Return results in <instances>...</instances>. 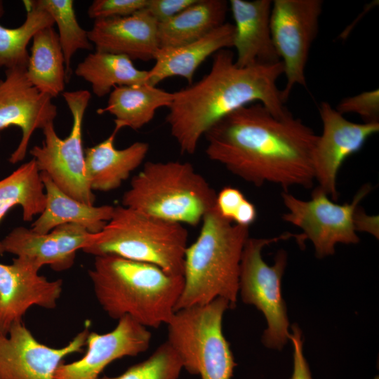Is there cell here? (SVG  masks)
<instances>
[{
    "label": "cell",
    "mask_w": 379,
    "mask_h": 379,
    "mask_svg": "<svg viewBox=\"0 0 379 379\" xmlns=\"http://www.w3.org/2000/svg\"><path fill=\"white\" fill-rule=\"evenodd\" d=\"M204 137L209 159L255 186L271 182L284 192L313 186L318 135L292 114L279 118L261 103H252L220 119Z\"/></svg>",
    "instance_id": "obj_1"
},
{
    "label": "cell",
    "mask_w": 379,
    "mask_h": 379,
    "mask_svg": "<svg viewBox=\"0 0 379 379\" xmlns=\"http://www.w3.org/2000/svg\"><path fill=\"white\" fill-rule=\"evenodd\" d=\"M212 56L208 73L173 92L168 107L166 121L183 154H193L200 139L215 124L250 104L261 103L279 118L291 114L277 86V80L284 74L281 61L239 67L229 49Z\"/></svg>",
    "instance_id": "obj_2"
},
{
    "label": "cell",
    "mask_w": 379,
    "mask_h": 379,
    "mask_svg": "<svg viewBox=\"0 0 379 379\" xmlns=\"http://www.w3.org/2000/svg\"><path fill=\"white\" fill-rule=\"evenodd\" d=\"M100 305L109 317L129 316L148 328L167 324L182 291V275L117 255L95 257L88 271Z\"/></svg>",
    "instance_id": "obj_3"
},
{
    "label": "cell",
    "mask_w": 379,
    "mask_h": 379,
    "mask_svg": "<svg viewBox=\"0 0 379 379\" xmlns=\"http://www.w3.org/2000/svg\"><path fill=\"white\" fill-rule=\"evenodd\" d=\"M248 238V227L233 224L213 207L204 217L197 238L186 248L184 286L175 312L218 298L227 300L234 308L241 260Z\"/></svg>",
    "instance_id": "obj_4"
},
{
    "label": "cell",
    "mask_w": 379,
    "mask_h": 379,
    "mask_svg": "<svg viewBox=\"0 0 379 379\" xmlns=\"http://www.w3.org/2000/svg\"><path fill=\"white\" fill-rule=\"evenodd\" d=\"M217 193L189 162L147 161L131 181L121 205L159 219L197 226Z\"/></svg>",
    "instance_id": "obj_5"
},
{
    "label": "cell",
    "mask_w": 379,
    "mask_h": 379,
    "mask_svg": "<svg viewBox=\"0 0 379 379\" xmlns=\"http://www.w3.org/2000/svg\"><path fill=\"white\" fill-rule=\"evenodd\" d=\"M187 239L183 225L119 205L104 227L90 234L82 251L95 257L112 255L150 263L182 275Z\"/></svg>",
    "instance_id": "obj_6"
},
{
    "label": "cell",
    "mask_w": 379,
    "mask_h": 379,
    "mask_svg": "<svg viewBox=\"0 0 379 379\" xmlns=\"http://www.w3.org/2000/svg\"><path fill=\"white\" fill-rule=\"evenodd\" d=\"M229 302H211L175 311L166 324V341L178 354L183 368L201 379H232L237 364L222 332Z\"/></svg>",
    "instance_id": "obj_7"
},
{
    "label": "cell",
    "mask_w": 379,
    "mask_h": 379,
    "mask_svg": "<svg viewBox=\"0 0 379 379\" xmlns=\"http://www.w3.org/2000/svg\"><path fill=\"white\" fill-rule=\"evenodd\" d=\"M295 235L291 233L272 238L249 237L244 246L239 279L242 301L255 306L265 316L267 327L262 342L268 348L281 350L289 340V321L281 294V279L287 264V254L279 250L272 265L262 257L266 246Z\"/></svg>",
    "instance_id": "obj_8"
},
{
    "label": "cell",
    "mask_w": 379,
    "mask_h": 379,
    "mask_svg": "<svg viewBox=\"0 0 379 379\" xmlns=\"http://www.w3.org/2000/svg\"><path fill=\"white\" fill-rule=\"evenodd\" d=\"M62 97L72 117L70 133L60 138L53 123L43 129L41 145L29 151L40 172L47 174L62 192L88 205L95 197L88 182L82 141V124L91 94L86 90L65 91Z\"/></svg>",
    "instance_id": "obj_9"
},
{
    "label": "cell",
    "mask_w": 379,
    "mask_h": 379,
    "mask_svg": "<svg viewBox=\"0 0 379 379\" xmlns=\"http://www.w3.org/2000/svg\"><path fill=\"white\" fill-rule=\"evenodd\" d=\"M369 184L364 185L351 203H335L319 186L312 192L309 201L296 198L288 192L281 193L288 212L283 219L300 227V242L308 239L312 243L315 255L322 258L335 253L337 244H357L359 238L354 226V213L361 200L371 192Z\"/></svg>",
    "instance_id": "obj_10"
},
{
    "label": "cell",
    "mask_w": 379,
    "mask_h": 379,
    "mask_svg": "<svg viewBox=\"0 0 379 379\" xmlns=\"http://www.w3.org/2000/svg\"><path fill=\"white\" fill-rule=\"evenodd\" d=\"M322 7L321 0L272 1L270 28L286 79L285 87L281 91L284 103L295 85L307 87L305 67L318 32Z\"/></svg>",
    "instance_id": "obj_11"
},
{
    "label": "cell",
    "mask_w": 379,
    "mask_h": 379,
    "mask_svg": "<svg viewBox=\"0 0 379 379\" xmlns=\"http://www.w3.org/2000/svg\"><path fill=\"white\" fill-rule=\"evenodd\" d=\"M89 324L65 346L53 348L41 343L22 321L8 334L0 330V379H53L63 359L86 346Z\"/></svg>",
    "instance_id": "obj_12"
},
{
    "label": "cell",
    "mask_w": 379,
    "mask_h": 379,
    "mask_svg": "<svg viewBox=\"0 0 379 379\" xmlns=\"http://www.w3.org/2000/svg\"><path fill=\"white\" fill-rule=\"evenodd\" d=\"M319 112L323 131L318 135L312 152L314 180L335 201L339 196L337 176L342 164L348 157L359 151L368 138L379 131V122H352L327 102H321Z\"/></svg>",
    "instance_id": "obj_13"
},
{
    "label": "cell",
    "mask_w": 379,
    "mask_h": 379,
    "mask_svg": "<svg viewBox=\"0 0 379 379\" xmlns=\"http://www.w3.org/2000/svg\"><path fill=\"white\" fill-rule=\"evenodd\" d=\"M52 99L32 86L26 67L6 69L4 79H0V139L1 131L11 126L22 132L21 140L8 159L10 163L22 161L33 133L53 123L58 112Z\"/></svg>",
    "instance_id": "obj_14"
},
{
    "label": "cell",
    "mask_w": 379,
    "mask_h": 379,
    "mask_svg": "<svg viewBox=\"0 0 379 379\" xmlns=\"http://www.w3.org/2000/svg\"><path fill=\"white\" fill-rule=\"evenodd\" d=\"M151 339L152 333L147 327L129 316H124L108 333L90 332L84 356L69 364L62 363L53 379H98L102 371L112 361L147 351Z\"/></svg>",
    "instance_id": "obj_15"
},
{
    "label": "cell",
    "mask_w": 379,
    "mask_h": 379,
    "mask_svg": "<svg viewBox=\"0 0 379 379\" xmlns=\"http://www.w3.org/2000/svg\"><path fill=\"white\" fill-rule=\"evenodd\" d=\"M90 234L77 224L61 225L46 234L18 227L1 242L4 252L16 255L39 271L44 265L64 271L72 267L77 252L84 247Z\"/></svg>",
    "instance_id": "obj_16"
},
{
    "label": "cell",
    "mask_w": 379,
    "mask_h": 379,
    "mask_svg": "<svg viewBox=\"0 0 379 379\" xmlns=\"http://www.w3.org/2000/svg\"><path fill=\"white\" fill-rule=\"evenodd\" d=\"M62 290V280H48L18 258L0 263V330L7 335L32 306L54 309Z\"/></svg>",
    "instance_id": "obj_17"
},
{
    "label": "cell",
    "mask_w": 379,
    "mask_h": 379,
    "mask_svg": "<svg viewBox=\"0 0 379 379\" xmlns=\"http://www.w3.org/2000/svg\"><path fill=\"white\" fill-rule=\"evenodd\" d=\"M157 31L158 22L144 8L126 17L95 20L88 36L95 51L149 61L159 48Z\"/></svg>",
    "instance_id": "obj_18"
},
{
    "label": "cell",
    "mask_w": 379,
    "mask_h": 379,
    "mask_svg": "<svg viewBox=\"0 0 379 379\" xmlns=\"http://www.w3.org/2000/svg\"><path fill=\"white\" fill-rule=\"evenodd\" d=\"M272 1L230 0L229 8L234 24L233 47L239 67L280 62L274 46L270 17Z\"/></svg>",
    "instance_id": "obj_19"
},
{
    "label": "cell",
    "mask_w": 379,
    "mask_h": 379,
    "mask_svg": "<svg viewBox=\"0 0 379 379\" xmlns=\"http://www.w3.org/2000/svg\"><path fill=\"white\" fill-rule=\"evenodd\" d=\"M234 25L225 22L194 41L173 48H159L154 66L148 70L147 84L155 86L172 77L185 79L189 85L202 62L222 49L233 47Z\"/></svg>",
    "instance_id": "obj_20"
},
{
    "label": "cell",
    "mask_w": 379,
    "mask_h": 379,
    "mask_svg": "<svg viewBox=\"0 0 379 379\" xmlns=\"http://www.w3.org/2000/svg\"><path fill=\"white\" fill-rule=\"evenodd\" d=\"M119 131L115 127L107 138L84 150L86 176L92 191L117 190L147 156L149 144L145 142L116 148L114 142Z\"/></svg>",
    "instance_id": "obj_21"
},
{
    "label": "cell",
    "mask_w": 379,
    "mask_h": 379,
    "mask_svg": "<svg viewBox=\"0 0 379 379\" xmlns=\"http://www.w3.org/2000/svg\"><path fill=\"white\" fill-rule=\"evenodd\" d=\"M40 173L46 203L43 212L32 225V231L46 234L61 225L77 224L95 234L110 220L114 206H95L78 201L62 192L47 174Z\"/></svg>",
    "instance_id": "obj_22"
},
{
    "label": "cell",
    "mask_w": 379,
    "mask_h": 379,
    "mask_svg": "<svg viewBox=\"0 0 379 379\" xmlns=\"http://www.w3.org/2000/svg\"><path fill=\"white\" fill-rule=\"evenodd\" d=\"M173 99V93L149 84L117 86L109 94L107 105L98 109L97 113L113 115L119 130H138L152 120L158 109L168 107Z\"/></svg>",
    "instance_id": "obj_23"
},
{
    "label": "cell",
    "mask_w": 379,
    "mask_h": 379,
    "mask_svg": "<svg viewBox=\"0 0 379 379\" xmlns=\"http://www.w3.org/2000/svg\"><path fill=\"white\" fill-rule=\"evenodd\" d=\"M229 3L197 0L166 22L158 24L159 48H173L194 41L225 23Z\"/></svg>",
    "instance_id": "obj_24"
},
{
    "label": "cell",
    "mask_w": 379,
    "mask_h": 379,
    "mask_svg": "<svg viewBox=\"0 0 379 379\" xmlns=\"http://www.w3.org/2000/svg\"><path fill=\"white\" fill-rule=\"evenodd\" d=\"M27 77L39 92L52 98L64 92L68 81L62 50L53 27L38 31L32 38Z\"/></svg>",
    "instance_id": "obj_25"
},
{
    "label": "cell",
    "mask_w": 379,
    "mask_h": 379,
    "mask_svg": "<svg viewBox=\"0 0 379 379\" xmlns=\"http://www.w3.org/2000/svg\"><path fill=\"white\" fill-rule=\"evenodd\" d=\"M74 73L88 82L99 98L109 94L117 86L147 84L148 70L138 69L125 55L98 51L79 62Z\"/></svg>",
    "instance_id": "obj_26"
},
{
    "label": "cell",
    "mask_w": 379,
    "mask_h": 379,
    "mask_svg": "<svg viewBox=\"0 0 379 379\" xmlns=\"http://www.w3.org/2000/svg\"><path fill=\"white\" fill-rule=\"evenodd\" d=\"M46 203L41 173L32 159L0 180V222L13 207L20 206L25 221L40 215ZM0 241V256L4 253Z\"/></svg>",
    "instance_id": "obj_27"
},
{
    "label": "cell",
    "mask_w": 379,
    "mask_h": 379,
    "mask_svg": "<svg viewBox=\"0 0 379 379\" xmlns=\"http://www.w3.org/2000/svg\"><path fill=\"white\" fill-rule=\"evenodd\" d=\"M24 22L16 28H7L0 24V68L6 69L28 65L29 53L27 46L34 35L40 29L53 27L52 17L31 1ZM4 13L0 1V18Z\"/></svg>",
    "instance_id": "obj_28"
},
{
    "label": "cell",
    "mask_w": 379,
    "mask_h": 379,
    "mask_svg": "<svg viewBox=\"0 0 379 379\" xmlns=\"http://www.w3.org/2000/svg\"><path fill=\"white\" fill-rule=\"evenodd\" d=\"M36 6L46 11L57 25L58 39L62 50L67 80L71 74L72 56L79 50H91L93 44L88 31L78 22L72 0H35Z\"/></svg>",
    "instance_id": "obj_29"
},
{
    "label": "cell",
    "mask_w": 379,
    "mask_h": 379,
    "mask_svg": "<svg viewBox=\"0 0 379 379\" xmlns=\"http://www.w3.org/2000/svg\"><path fill=\"white\" fill-rule=\"evenodd\" d=\"M183 369L181 359L165 341L148 358L130 366L121 374L98 379H179Z\"/></svg>",
    "instance_id": "obj_30"
},
{
    "label": "cell",
    "mask_w": 379,
    "mask_h": 379,
    "mask_svg": "<svg viewBox=\"0 0 379 379\" xmlns=\"http://www.w3.org/2000/svg\"><path fill=\"white\" fill-rule=\"evenodd\" d=\"M215 206L222 218L237 225L249 227L257 218L254 204L232 187H225L217 194Z\"/></svg>",
    "instance_id": "obj_31"
},
{
    "label": "cell",
    "mask_w": 379,
    "mask_h": 379,
    "mask_svg": "<svg viewBox=\"0 0 379 379\" xmlns=\"http://www.w3.org/2000/svg\"><path fill=\"white\" fill-rule=\"evenodd\" d=\"M335 109L343 115L357 114L364 123L379 122V91L377 88L345 98Z\"/></svg>",
    "instance_id": "obj_32"
},
{
    "label": "cell",
    "mask_w": 379,
    "mask_h": 379,
    "mask_svg": "<svg viewBox=\"0 0 379 379\" xmlns=\"http://www.w3.org/2000/svg\"><path fill=\"white\" fill-rule=\"evenodd\" d=\"M149 0H95L88 9L90 18L95 20L131 15L145 8Z\"/></svg>",
    "instance_id": "obj_33"
},
{
    "label": "cell",
    "mask_w": 379,
    "mask_h": 379,
    "mask_svg": "<svg viewBox=\"0 0 379 379\" xmlns=\"http://www.w3.org/2000/svg\"><path fill=\"white\" fill-rule=\"evenodd\" d=\"M197 0H149L145 9L154 20L162 23L171 19Z\"/></svg>",
    "instance_id": "obj_34"
},
{
    "label": "cell",
    "mask_w": 379,
    "mask_h": 379,
    "mask_svg": "<svg viewBox=\"0 0 379 379\" xmlns=\"http://www.w3.org/2000/svg\"><path fill=\"white\" fill-rule=\"evenodd\" d=\"M289 340L293 347V370L290 379H312L309 365L303 354L302 333L296 324L291 326Z\"/></svg>",
    "instance_id": "obj_35"
},
{
    "label": "cell",
    "mask_w": 379,
    "mask_h": 379,
    "mask_svg": "<svg viewBox=\"0 0 379 379\" xmlns=\"http://www.w3.org/2000/svg\"><path fill=\"white\" fill-rule=\"evenodd\" d=\"M354 226L356 231H365L378 239V218L369 216L358 207L354 213Z\"/></svg>",
    "instance_id": "obj_36"
},
{
    "label": "cell",
    "mask_w": 379,
    "mask_h": 379,
    "mask_svg": "<svg viewBox=\"0 0 379 379\" xmlns=\"http://www.w3.org/2000/svg\"><path fill=\"white\" fill-rule=\"evenodd\" d=\"M375 379H378V378L377 377V378H375Z\"/></svg>",
    "instance_id": "obj_37"
}]
</instances>
